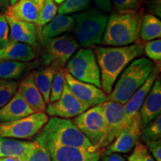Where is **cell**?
Masks as SVG:
<instances>
[{"mask_svg": "<svg viewBox=\"0 0 161 161\" xmlns=\"http://www.w3.org/2000/svg\"><path fill=\"white\" fill-rule=\"evenodd\" d=\"M142 126L141 123L140 115L136 116L129 126L119 134L115 140L105 148L102 152V155H109L110 154H119V153H128L134 148L139 142L140 139L141 130Z\"/></svg>", "mask_w": 161, "mask_h": 161, "instance_id": "obj_13", "label": "cell"}, {"mask_svg": "<svg viewBox=\"0 0 161 161\" xmlns=\"http://www.w3.org/2000/svg\"><path fill=\"white\" fill-rule=\"evenodd\" d=\"M65 80L72 93L89 108L100 105L108 101V95L102 88L76 80L66 69Z\"/></svg>", "mask_w": 161, "mask_h": 161, "instance_id": "obj_12", "label": "cell"}, {"mask_svg": "<svg viewBox=\"0 0 161 161\" xmlns=\"http://www.w3.org/2000/svg\"><path fill=\"white\" fill-rule=\"evenodd\" d=\"M35 114L20 92H16L13 98L0 108V122H11Z\"/></svg>", "mask_w": 161, "mask_h": 161, "instance_id": "obj_18", "label": "cell"}, {"mask_svg": "<svg viewBox=\"0 0 161 161\" xmlns=\"http://www.w3.org/2000/svg\"><path fill=\"white\" fill-rule=\"evenodd\" d=\"M5 17L10 29L9 40L31 46L37 43L38 32L35 24L19 21L6 15Z\"/></svg>", "mask_w": 161, "mask_h": 161, "instance_id": "obj_17", "label": "cell"}, {"mask_svg": "<svg viewBox=\"0 0 161 161\" xmlns=\"http://www.w3.org/2000/svg\"><path fill=\"white\" fill-rule=\"evenodd\" d=\"M90 6V0H65L58 8V12L59 14L66 15L84 11Z\"/></svg>", "mask_w": 161, "mask_h": 161, "instance_id": "obj_29", "label": "cell"}, {"mask_svg": "<svg viewBox=\"0 0 161 161\" xmlns=\"http://www.w3.org/2000/svg\"><path fill=\"white\" fill-rule=\"evenodd\" d=\"M32 2H33L37 6L38 8H39V9L40 10L42 8V7H43L44 3H45L46 0H31Z\"/></svg>", "mask_w": 161, "mask_h": 161, "instance_id": "obj_43", "label": "cell"}, {"mask_svg": "<svg viewBox=\"0 0 161 161\" xmlns=\"http://www.w3.org/2000/svg\"><path fill=\"white\" fill-rule=\"evenodd\" d=\"M49 120L45 113H35L26 117L11 122H0V137L31 139Z\"/></svg>", "mask_w": 161, "mask_h": 161, "instance_id": "obj_9", "label": "cell"}, {"mask_svg": "<svg viewBox=\"0 0 161 161\" xmlns=\"http://www.w3.org/2000/svg\"><path fill=\"white\" fill-rule=\"evenodd\" d=\"M57 4H62L65 0H54Z\"/></svg>", "mask_w": 161, "mask_h": 161, "instance_id": "obj_45", "label": "cell"}, {"mask_svg": "<svg viewBox=\"0 0 161 161\" xmlns=\"http://www.w3.org/2000/svg\"><path fill=\"white\" fill-rule=\"evenodd\" d=\"M75 19V39L84 48L101 44L108 19L105 12L91 8L72 17Z\"/></svg>", "mask_w": 161, "mask_h": 161, "instance_id": "obj_5", "label": "cell"}, {"mask_svg": "<svg viewBox=\"0 0 161 161\" xmlns=\"http://www.w3.org/2000/svg\"><path fill=\"white\" fill-rule=\"evenodd\" d=\"M75 27V19L67 15L58 14L43 26L40 36L43 37H56L72 31Z\"/></svg>", "mask_w": 161, "mask_h": 161, "instance_id": "obj_23", "label": "cell"}, {"mask_svg": "<svg viewBox=\"0 0 161 161\" xmlns=\"http://www.w3.org/2000/svg\"><path fill=\"white\" fill-rule=\"evenodd\" d=\"M102 108L106 123V136L101 150L111 143L130 125L126 119L124 104L107 101Z\"/></svg>", "mask_w": 161, "mask_h": 161, "instance_id": "obj_10", "label": "cell"}, {"mask_svg": "<svg viewBox=\"0 0 161 161\" xmlns=\"http://www.w3.org/2000/svg\"><path fill=\"white\" fill-rule=\"evenodd\" d=\"M161 21L152 14H145L140 27V37L142 41L160 39Z\"/></svg>", "mask_w": 161, "mask_h": 161, "instance_id": "obj_25", "label": "cell"}, {"mask_svg": "<svg viewBox=\"0 0 161 161\" xmlns=\"http://www.w3.org/2000/svg\"><path fill=\"white\" fill-rule=\"evenodd\" d=\"M148 8L152 14L157 17H161V0H147Z\"/></svg>", "mask_w": 161, "mask_h": 161, "instance_id": "obj_37", "label": "cell"}, {"mask_svg": "<svg viewBox=\"0 0 161 161\" xmlns=\"http://www.w3.org/2000/svg\"><path fill=\"white\" fill-rule=\"evenodd\" d=\"M161 113V81L158 77L139 111L142 126H146L160 115Z\"/></svg>", "mask_w": 161, "mask_h": 161, "instance_id": "obj_16", "label": "cell"}, {"mask_svg": "<svg viewBox=\"0 0 161 161\" xmlns=\"http://www.w3.org/2000/svg\"><path fill=\"white\" fill-rule=\"evenodd\" d=\"M41 144L47 149L51 161H99L102 154L101 150L90 151L51 143Z\"/></svg>", "mask_w": 161, "mask_h": 161, "instance_id": "obj_14", "label": "cell"}, {"mask_svg": "<svg viewBox=\"0 0 161 161\" xmlns=\"http://www.w3.org/2000/svg\"><path fill=\"white\" fill-rule=\"evenodd\" d=\"M94 3L102 11H110L111 10L112 5L110 0H92Z\"/></svg>", "mask_w": 161, "mask_h": 161, "instance_id": "obj_39", "label": "cell"}, {"mask_svg": "<svg viewBox=\"0 0 161 161\" xmlns=\"http://www.w3.org/2000/svg\"><path fill=\"white\" fill-rule=\"evenodd\" d=\"M144 42L140 40L136 43L126 46H98L95 55L99 66L102 89L109 95L116 80L134 60L144 53Z\"/></svg>", "mask_w": 161, "mask_h": 161, "instance_id": "obj_1", "label": "cell"}, {"mask_svg": "<svg viewBox=\"0 0 161 161\" xmlns=\"http://www.w3.org/2000/svg\"><path fill=\"white\" fill-rule=\"evenodd\" d=\"M144 14L142 8L134 13L111 14L107 22L101 44L120 47L136 43L140 40L141 23Z\"/></svg>", "mask_w": 161, "mask_h": 161, "instance_id": "obj_3", "label": "cell"}, {"mask_svg": "<svg viewBox=\"0 0 161 161\" xmlns=\"http://www.w3.org/2000/svg\"><path fill=\"white\" fill-rule=\"evenodd\" d=\"M40 10L31 0H19L10 5L5 13L6 16L19 21L35 24L37 26Z\"/></svg>", "mask_w": 161, "mask_h": 161, "instance_id": "obj_20", "label": "cell"}, {"mask_svg": "<svg viewBox=\"0 0 161 161\" xmlns=\"http://www.w3.org/2000/svg\"><path fill=\"white\" fill-rule=\"evenodd\" d=\"M147 148L156 159V161H161V140L152 141L147 143Z\"/></svg>", "mask_w": 161, "mask_h": 161, "instance_id": "obj_36", "label": "cell"}, {"mask_svg": "<svg viewBox=\"0 0 161 161\" xmlns=\"http://www.w3.org/2000/svg\"><path fill=\"white\" fill-rule=\"evenodd\" d=\"M87 109H89V108L72 93L65 80L63 92L60 98L55 102L49 103L46 107V111L47 116L52 117L69 119L70 118L79 116Z\"/></svg>", "mask_w": 161, "mask_h": 161, "instance_id": "obj_11", "label": "cell"}, {"mask_svg": "<svg viewBox=\"0 0 161 161\" xmlns=\"http://www.w3.org/2000/svg\"><path fill=\"white\" fill-rule=\"evenodd\" d=\"M58 12V7L54 0H46L40 11L37 26L42 27L54 19Z\"/></svg>", "mask_w": 161, "mask_h": 161, "instance_id": "obj_31", "label": "cell"}, {"mask_svg": "<svg viewBox=\"0 0 161 161\" xmlns=\"http://www.w3.org/2000/svg\"><path fill=\"white\" fill-rule=\"evenodd\" d=\"M25 69L26 64L24 62L0 61V79H19L25 72Z\"/></svg>", "mask_w": 161, "mask_h": 161, "instance_id": "obj_26", "label": "cell"}, {"mask_svg": "<svg viewBox=\"0 0 161 161\" xmlns=\"http://www.w3.org/2000/svg\"><path fill=\"white\" fill-rule=\"evenodd\" d=\"M66 71L76 80L102 88L99 66L91 49H78L66 63Z\"/></svg>", "mask_w": 161, "mask_h": 161, "instance_id": "obj_7", "label": "cell"}, {"mask_svg": "<svg viewBox=\"0 0 161 161\" xmlns=\"http://www.w3.org/2000/svg\"><path fill=\"white\" fill-rule=\"evenodd\" d=\"M64 81H65V69L64 68H58L52 83L49 103L55 102L59 99L63 92Z\"/></svg>", "mask_w": 161, "mask_h": 161, "instance_id": "obj_28", "label": "cell"}, {"mask_svg": "<svg viewBox=\"0 0 161 161\" xmlns=\"http://www.w3.org/2000/svg\"><path fill=\"white\" fill-rule=\"evenodd\" d=\"M10 6V0H0V11L5 14Z\"/></svg>", "mask_w": 161, "mask_h": 161, "instance_id": "obj_42", "label": "cell"}, {"mask_svg": "<svg viewBox=\"0 0 161 161\" xmlns=\"http://www.w3.org/2000/svg\"><path fill=\"white\" fill-rule=\"evenodd\" d=\"M142 161H156L150 155V154L148 153V148H147V146H145V145L143 149H142Z\"/></svg>", "mask_w": 161, "mask_h": 161, "instance_id": "obj_41", "label": "cell"}, {"mask_svg": "<svg viewBox=\"0 0 161 161\" xmlns=\"http://www.w3.org/2000/svg\"><path fill=\"white\" fill-rule=\"evenodd\" d=\"M0 161H20L19 159L11 157H5V158H0Z\"/></svg>", "mask_w": 161, "mask_h": 161, "instance_id": "obj_44", "label": "cell"}, {"mask_svg": "<svg viewBox=\"0 0 161 161\" xmlns=\"http://www.w3.org/2000/svg\"><path fill=\"white\" fill-rule=\"evenodd\" d=\"M35 141L40 143L96 151L88 139L78 130L72 120L52 117L36 134Z\"/></svg>", "mask_w": 161, "mask_h": 161, "instance_id": "obj_2", "label": "cell"}, {"mask_svg": "<svg viewBox=\"0 0 161 161\" xmlns=\"http://www.w3.org/2000/svg\"><path fill=\"white\" fill-rule=\"evenodd\" d=\"M57 69L58 68L52 66H45L43 69L37 70L31 73L36 86L43 96L45 102L47 104L49 103L52 83Z\"/></svg>", "mask_w": 161, "mask_h": 161, "instance_id": "obj_24", "label": "cell"}, {"mask_svg": "<svg viewBox=\"0 0 161 161\" xmlns=\"http://www.w3.org/2000/svg\"><path fill=\"white\" fill-rule=\"evenodd\" d=\"M144 145L141 142H138L136 145L134 152L128 158V161H142V149Z\"/></svg>", "mask_w": 161, "mask_h": 161, "instance_id": "obj_38", "label": "cell"}, {"mask_svg": "<svg viewBox=\"0 0 161 161\" xmlns=\"http://www.w3.org/2000/svg\"><path fill=\"white\" fill-rule=\"evenodd\" d=\"M147 0H139V2H140V3H146Z\"/></svg>", "mask_w": 161, "mask_h": 161, "instance_id": "obj_47", "label": "cell"}, {"mask_svg": "<svg viewBox=\"0 0 161 161\" xmlns=\"http://www.w3.org/2000/svg\"><path fill=\"white\" fill-rule=\"evenodd\" d=\"M35 142H28L13 138L0 137V158L11 157L25 161Z\"/></svg>", "mask_w": 161, "mask_h": 161, "instance_id": "obj_21", "label": "cell"}, {"mask_svg": "<svg viewBox=\"0 0 161 161\" xmlns=\"http://www.w3.org/2000/svg\"><path fill=\"white\" fill-rule=\"evenodd\" d=\"M39 40L43 48V60L46 66L64 68L79 47L75 37L69 34L51 38L40 36Z\"/></svg>", "mask_w": 161, "mask_h": 161, "instance_id": "obj_6", "label": "cell"}, {"mask_svg": "<svg viewBox=\"0 0 161 161\" xmlns=\"http://www.w3.org/2000/svg\"><path fill=\"white\" fill-rule=\"evenodd\" d=\"M102 161H125V159L120 154L114 153V154H110L109 155L103 156Z\"/></svg>", "mask_w": 161, "mask_h": 161, "instance_id": "obj_40", "label": "cell"}, {"mask_svg": "<svg viewBox=\"0 0 161 161\" xmlns=\"http://www.w3.org/2000/svg\"><path fill=\"white\" fill-rule=\"evenodd\" d=\"M156 65L146 58L134 60L120 74L119 78L108 95V101L122 104L130 98L148 78Z\"/></svg>", "mask_w": 161, "mask_h": 161, "instance_id": "obj_4", "label": "cell"}, {"mask_svg": "<svg viewBox=\"0 0 161 161\" xmlns=\"http://www.w3.org/2000/svg\"><path fill=\"white\" fill-rule=\"evenodd\" d=\"M144 53L148 59L152 60L155 65L160 67L161 63V40L156 39L148 41L144 44ZM159 68V67H158ZM160 69V68H159Z\"/></svg>", "mask_w": 161, "mask_h": 161, "instance_id": "obj_32", "label": "cell"}, {"mask_svg": "<svg viewBox=\"0 0 161 161\" xmlns=\"http://www.w3.org/2000/svg\"><path fill=\"white\" fill-rule=\"evenodd\" d=\"M10 29L5 14L0 13V48L9 41Z\"/></svg>", "mask_w": 161, "mask_h": 161, "instance_id": "obj_35", "label": "cell"}, {"mask_svg": "<svg viewBox=\"0 0 161 161\" xmlns=\"http://www.w3.org/2000/svg\"><path fill=\"white\" fill-rule=\"evenodd\" d=\"M17 90L35 113H44L46 111V103L36 86L31 74L22 80L19 84H18Z\"/></svg>", "mask_w": 161, "mask_h": 161, "instance_id": "obj_19", "label": "cell"}, {"mask_svg": "<svg viewBox=\"0 0 161 161\" xmlns=\"http://www.w3.org/2000/svg\"><path fill=\"white\" fill-rule=\"evenodd\" d=\"M72 122L96 150H101L106 136V123L102 104L87 109L73 119Z\"/></svg>", "mask_w": 161, "mask_h": 161, "instance_id": "obj_8", "label": "cell"}, {"mask_svg": "<svg viewBox=\"0 0 161 161\" xmlns=\"http://www.w3.org/2000/svg\"><path fill=\"white\" fill-rule=\"evenodd\" d=\"M17 89V82L13 80L0 79V108L13 98Z\"/></svg>", "mask_w": 161, "mask_h": 161, "instance_id": "obj_30", "label": "cell"}, {"mask_svg": "<svg viewBox=\"0 0 161 161\" xmlns=\"http://www.w3.org/2000/svg\"><path fill=\"white\" fill-rule=\"evenodd\" d=\"M141 130V140L144 143H148L160 140L161 137V116H158L156 119L147 124L146 126L142 127Z\"/></svg>", "mask_w": 161, "mask_h": 161, "instance_id": "obj_27", "label": "cell"}, {"mask_svg": "<svg viewBox=\"0 0 161 161\" xmlns=\"http://www.w3.org/2000/svg\"><path fill=\"white\" fill-rule=\"evenodd\" d=\"M35 52L31 46L9 40L6 45L0 48V61L14 60L27 62L34 60Z\"/></svg>", "mask_w": 161, "mask_h": 161, "instance_id": "obj_22", "label": "cell"}, {"mask_svg": "<svg viewBox=\"0 0 161 161\" xmlns=\"http://www.w3.org/2000/svg\"><path fill=\"white\" fill-rule=\"evenodd\" d=\"M35 146L29 152L25 161H51L49 152L46 147H44L43 145L37 141H35Z\"/></svg>", "mask_w": 161, "mask_h": 161, "instance_id": "obj_34", "label": "cell"}, {"mask_svg": "<svg viewBox=\"0 0 161 161\" xmlns=\"http://www.w3.org/2000/svg\"><path fill=\"white\" fill-rule=\"evenodd\" d=\"M141 8L139 0H114V8L119 14L134 13Z\"/></svg>", "mask_w": 161, "mask_h": 161, "instance_id": "obj_33", "label": "cell"}, {"mask_svg": "<svg viewBox=\"0 0 161 161\" xmlns=\"http://www.w3.org/2000/svg\"><path fill=\"white\" fill-rule=\"evenodd\" d=\"M19 0H10V5H14V4L17 3Z\"/></svg>", "mask_w": 161, "mask_h": 161, "instance_id": "obj_46", "label": "cell"}, {"mask_svg": "<svg viewBox=\"0 0 161 161\" xmlns=\"http://www.w3.org/2000/svg\"><path fill=\"white\" fill-rule=\"evenodd\" d=\"M160 70V69L158 66H154L145 83L134 92V95L130 98V99L126 102V104H124L126 119L129 124H130L134 117L139 114L141 106L158 77Z\"/></svg>", "mask_w": 161, "mask_h": 161, "instance_id": "obj_15", "label": "cell"}]
</instances>
